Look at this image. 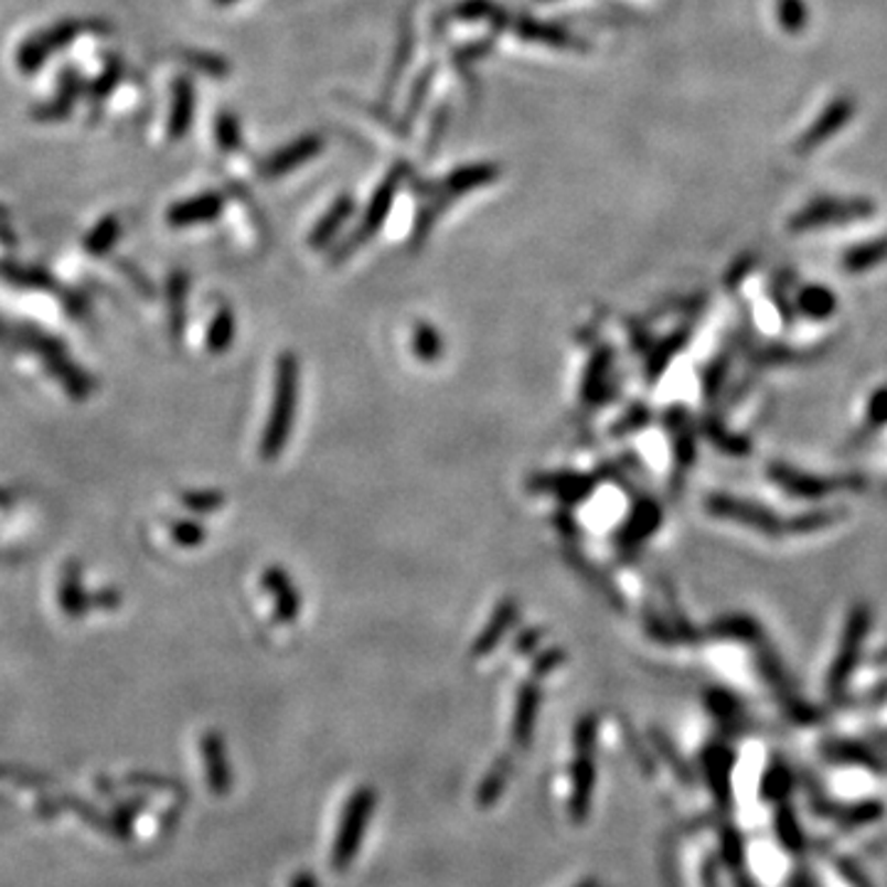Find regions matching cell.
<instances>
[{
    "label": "cell",
    "mask_w": 887,
    "mask_h": 887,
    "mask_svg": "<svg viewBox=\"0 0 887 887\" xmlns=\"http://www.w3.org/2000/svg\"><path fill=\"white\" fill-rule=\"evenodd\" d=\"M301 393V363L293 353H281L277 361V377H274V399L269 409L267 427L261 437V457L274 461L281 457L284 447L289 444L293 417L299 409Z\"/></svg>",
    "instance_id": "1"
},
{
    "label": "cell",
    "mask_w": 887,
    "mask_h": 887,
    "mask_svg": "<svg viewBox=\"0 0 887 887\" xmlns=\"http://www.w3.org/2000/svg\"><path fill=\"white\" fill-rule=\"evenodd\" d=\"M703 509L707 511V515L749 527V531H757L759 535H767V537L791 535V517L789 521H781V517L772 509H767V505L747 501V499H737V495H730V493L705 495Z\"/></svg>",
    "instance_id": "2"
},
{
    "label": "cell",
    "mask_w": 887,
    "mask_h": 887,
    "mask_svg": "<svg viewBox=\"0 0 887 887\" xmlns=\"http://www.w3.org/2000/svg\"><path fill=\"white\" fill-rule=\"evenodd\" d=\"M405 173H407L405 165H397L395 171H389V175L385 178L383 185L375 190L373 200H370V205L365 210L361 225L353 229L351 237H345L341 245L333 249V257H331L333 264H343L345 259H351L353 252L365 247L367 242L377 235L380 227L385 225L389 210H393L395 195H397L399 185H403V181H405Z\"/></svg>",
    "instance_id": "3"
},
{
    "label": "cell",
    "mask_w": 887,
    "mask_h": 887,
    "mask_svg": "<svg viewBox=\"0 0 887 887\" xmlns=\"http://www.w3.org/2000/svg\"><path fill=\"white\" fill-rule=\"evenodd\" d=\"M875 213L873 203L868 200L858 197H819L813 203L804 205L799 213L789 220L791 232H809V229H821V227H836V225H848V222L868 220Z\"/></svg>",
    "instance_id": "4"
},
{
    "label": "cell",
    "mask_w": 887,
    "mask_h": 887,
    "mask_svg": "<svg viewBox=\"0 0 887 887\" xmlns=\"http://www.w3.org/2000/svg\"><path fill=\"white\" fill-rule=\"evenodd\" d=\"M597 473L579 471H543L527 479V491L537 495H553L565 509H577L597 491Z\"/></svg>",
    "instance_id": "5"
},
{
    "label": "cell",
    "mask_w": 887,
    "mask_h": 887,
    "mask_svg": "<svg viewBox=\"0 0 887 887\" xmlns=\"http://www.w3.org/2000/svg\"><path fill=\"white\" fill-rule=\"evenodd\" d=\"M92 28H97V25L84 23V20H67V23H60L55 28L45 30V33L30 38L25 45L18 50V60H15L18 70H23L25 74L38 72L42 65H45L52 52L67 47L72 40H77V35L87 33V30H92Z\"/></svg>",
    "instance_id": "6"
},
{
    "label": "cell",
    "mask_w": 887,
    "mask_h": 887,
    "mask_svg": "<svg viewBox=\"0 0 887 887\" xmlns=\"http://www.w3.org/2000/svg\"><path fill=\"white\" fill-rule=\"evenodd\" d=\"M663 523L661 505L649 499V495H639L631 505V513L624 523H621L617 533V547L621 555H637L643 545H646Z\"/></svg>",
    "instance_id": "7"
},
{
    "label": "cell",
    "mask_w": 887,
    "mask_h": 887,
    "mask_svg": "<svg viewBox=\"0 0 887 887\" xmlns=\"http://www.w3.org/2000/svg\"><path fill=\"white\" fill-rule=\"evenodd\" d=\"M767 477L772 479L781 491H787L789 495H797V499H821V495H831L836 491H846L858 485L855 479H823L813 477V473L797 471L794 467H787V463H769Z\"/></svg>",
    "instance_id": "8"
},
{
    "label": "cell",
    "mask_w": 887,
    "mask_h": 887,
    "mask_svg": "<svg viewBox=\"0 0 887 887\" xmlns=\"http://www.w3.org/2000/svg\"><path fill=\"white\" fill-rule=\"evenodd\" d=\"M615 348L599 345L595 353H591L589 363L585 367L583 385H579V397L587 407H599L607 405L611 397H615Z\"/></svg>",
    "instance_id": "9"
},
{
    "label": "cell",
    "mask_w": 887,
    "mask_h": 887,
    "mask_svg": "<svg viewBox=\"0 0 887 887\" xmlns=\"http://www.w3.org/2000/svg\"><path fill=\"white\" fill-rule=\"evenodd\" d=\"M853 114H855L853 97H836L826 109L819 114V119L799 136L794 151L797 153L816 151L819 146L826 143L833 133H838L843 126L853 119Z\"/></svg>",
    "instance_id": "10"
},
{
    "label": "cell",
    "mask_w": 887,
    "mask_h": 887,
    "mask_svg": "<svg viewBox=\"0 0 887 887\" xmlns=\"http://www.w3.org/2000/svg\"><path fill=\"white\" fill-rule=\"evenodd\" d=\"M517 619H521V601H517L515 597L501 599L499 605H495L489 621L483 624L477 641L471 643V656L483 659V656H489V653H493V649L505 639V633L517 624Z\"/></svg>",
    "instance_id": "11"
},
{
    "label": "cell",
    "mask_w": 887,
    "mask_h": 887,
    "mask_svg": "<svg viewBox=\"0 0 887 887\" xmlns=\"http://www.w3.org/2000/svg\"><path fill=\"white\" fill-rule=\"evenodd\" d=\"M663 425L669 429V437L673 444L675 471H678V477H683V471H688L695 463V439H698L688 409L681 405L665 409Z\"/></svg>",
    "instance_id": "12"
},
{
    "label": "cell",
    "mask_w": 887,
    "mask_h": 887,
    "mask_svg": "<svg viewBox=\"0 0 887 887\" xmlns=\"http://www.w3.org/2000/svg\"><path fill=\"white\" fill-rule=\"evenodd\" d=\"M870 631V609L868 607H855L851 611V619L846 624V633H843L841 641V653L836 663H833V685H841V681H846V675L858 661V653L863 646L865 633Z\"/></svg>",
    "instance_id": "13"
},
{
    "label": "cell",
    "mask_w": 887,
    "mask_h": 887,
    "mask_svg": "<svg viewBox=\"0 0 887 887\" xmlns=\"http://www.w3.org/2000/svg\"><path fill=\"white\" fill-rule=\"evenodd\" d=\"M321 151H323L321 136H303V139L284 146L281 151L269 156L267 163L261 165V173L267 178L287 175L293 171V168H301L303 163H309L311 158H316Z\"/></svg>",
    "instance_id": "14"
},
{
    "label": "cell",
    "mask_w": 887,
    "mask_h": 887,
    "mask_svg": "<svg viewBox=\"0 0 887 887\" xmlns=\"http://www.w3.org/2000/svg\"><path fill=\"white\" fill-rule=\"evenodd\" d=\"M565 559H567V565L575 569V573L585 579V583L589 585V587H595L601 597H605L611 607H617L619 611H624L627 609V599L621 597V591H619V587L615 585V579H609V575L605 573V569L601 567H597L595 563H589V559L577 551V547L573 545V547H567L565 551Z\"/></svg>",
    "instance_id": "15"
},
{
    "label": "cell",
    "mask_w": 887,
    "mask_h": 887,
    "mask_svg": "<svg viewBox=\"0 0 887 887\" xmlns=\"http://www.w3.org/2000/svg\"><path fill=\"white\" fill-rule=\"evenodd\" d=\"M264 587L269 589V595L274 597V607H277V619L281 624H291V621L299 619L301 615V597L299 589L291 585L289 575L284 573L281 567H269L267 575H264Z\"/></svg>",
    "instance_id": "16"
},
{
    "label": "cell",
    "mask_w": 887,
    "mask_h": 887,
    "mask_svg": "<svg viewBox=\"0 0 887 887\" xmlns=\"http://www.w3.org/2000/svg\"><path fill=\"white\" fill-rule=\"evenodd\" d=\"M353 210H355V203H353L351 195L338 197L335 203L329 207V213H325V215L319 220V225H316V227L311 229L309 247H311V249H325V247H331L333 242H335V237H338V232L343 229L348 217L353 215Z\"/></svg>",
    "instance_id": "17"
},
{
    "label": "cell",
    "mask_w": 887,
    "mask_h": 887,
    "mask_svg": "<svg viewBox=\"0 0 887 887\" xmlns=\"http://www.w3.org/2000/svg\"><path fill=\"white\" fill-rule=\"evenodd\" d=\"M688 338H691V329H678L671 335H665V338H661V341L649 345V351H646V380L649 383H656V380L665 373V367H669L673 363V357L683 351L685 343H688Z\"/></svg>",
    "instance_id": "18"
},
{
    "label": "cell",
    "mask_w": 887,
    "mask_h": 887,
    "mask_svg": "<svg viewBox=\"0 0 887 887\" xmlns=\"http://www.w3.org/2000/svg\"><path fill=\"white\" fill-rule=\"evenodd\" d=\"M220 210H222V197L217 193H207L173 205L171 213H168V222L175 227L200 225V222L215 220L220 215Z\"/></svg>",
    "instance_id": "19"
},
{
    "label": "cell",
    "mask_w": 887,
    "mask_h": 887,
    "mask_svg": "<svg viewBox=\"0 0 887 887\" xmlns=\"http://www.w3.org/2000/svg\"><path fill=\"white\" fill-rule=\"evenodd\" d=\"M537 707H541V688L535 683H525L515 701V717H513V737L517 742H527L533 735Z\"/></svg>",
    "instance_id": "20"
},
{
    "label": "cell",
    "mask_w": 887,
    "mask_h": 887,
    "mask_svg": "<svg viewBox=\"0 0 887 887\" xmlns=\"http://www.w3.org/2000/svg\"><path fill=\"white\" fill-rule=\"evenodd\" d=\"M412 353L419 363H439L444 357V338L439 333L437 325H431L427 321H419L412 325Z\"/></svg>",
    "instance_id": "21"
},
{
    "label": "cell",
    "mask_w": 887,
    "mask_h": 887,
    "mask_svg": "<svg viewBox=\"0 0 887 887\" xmlns=\"http://www.w3.org/2000/svg\"><path fill=\"white\" fill-rule=\"evenodd\" d=\"M883 261H887V235L873 242H863V245L848 249L843 255V269L851 274H863L868 269L880 267Z\"/></svg>",
    "instance_id": "22"
},
{
    "label": "cell",
    "mask_w": 887,
    "mask_h": 887,
    "mask_svg": "<svg viewBox=\"0 0 887 887\" xmlns=\"http://www.w3.org/2000/svg\"><path fill=\"white\" fill-rule=\"evenodd\" d=\"M701 435L713 444L715 449H720L725 453H730V457H745V453L752 449V444L749 439L735 435V431L727 429L720 419L715 417H707L703 425H701Z\"/></svg>",
    "instance_id": "23"
},
{
    "label": "cell",
    "mask_w": 887,
    "mask_h": 887,
    "mask_svg": "<svg viewBox=\"0 0 887 887\" xmlns=\"http://www.w3.org/2000/svg\"><path fill=\"white\" fill-rule=\"evenodd\" d=\"M195 111V92L193 84L188 77H181L173 87V111H171V136L173 139H181L188 131L190 119H193Z\"/></svg>",
    "instance_id": "24"
},
{
    "label": "cell",
    "mask_w": 887,
    "mask_h": 887,
    "mask_svg": "<svg viewBox=\"0 0 887 887\" xmlns=\"http://www.w3.org/2000/svg\"><path fill=\"white\" fill-rule=\"evenodd\" d=\"M797 309L806 316V319H831V313L836 311V296L831 289L813 287L801 289L797 296Z\"/></svg>",
    "instance_id": "25"
},
{
    "label": "cell",
    "mask_w": 887,
    "mask_h": 887,
    "mask_svg": "<svg viewBox=\"0 0 887 887\" xmlns=\"http://www.w3.org/2000/svg\"><path fill=\"white\" fill-rule=\"evenodd\" d=\"M759 629L755 624V619L742 617V615H727L715 619L710 627H707V633L715 639H735V641H757L759 639Z\"/></svg>",
    "instance_id": "26"
},
{
    "label": "cell",
    "mask_w": 887,
    "mask_h": 887,
    "mask_svg": "<svg viewBox=\"0 0 887 887\" xmlns=\"http://www.w3.org/2000/svg\"><path fill=\"white\" fill-rule=\"evenodd\" d=\"M777 20L784 33L797 35L809 25V6L804 0H777Z\"/></svg>",
    "instance_id": "27"
},
{
    "label": "cell",
    "mask_w": 887,
    "mask_h": 887,
    "mask_svg": "<svg viewBox=\"0 0 887 887\" xmlns=\"http://www.w3.org/2000/svg\"><path fill=\"white\" fill-rule=\"evenodd\" d=\"M74 97H77V77H74L72 72H67L65 89H62V94H57L55 101H52V104H45V107H38V109H35L38 121H40V119H42V121H57L60 116H65V114L72 109Z\"/></svg>",
    "instance_id": "28"
},
{
    "label": "cell",
    "mask_w": 887,
    "mask_h": 887,
    "mask_svg": "<svg viewBox=\"0 0 887 887\" xmlns=\"http://www.w3.org/2000/svg\"><path fill=\"white\" fill-rule=\"evenodd\" d=\"M521 35L527 40H535V42H547V45L553 47H577L575 38H569L563 30H557L553 25H541V23H531V20H525L521 25Z\"/></svg>",
    "instance_id": "29"
},
{
    "label": "cell",
    "mask_w": 887,
    "mask_h": 887,
    "mask_svg": "<svg viewBox=\"0 0 887 887\" xmlns=\"http://www.w3.org/2000/svg\"><path fill=\"white\" fill-rule=\"evenodd\" d=\"M651 421V409L646 407V405H641V403H637V405H631L624 415H621L615 425H611V435L615 437H627V435H633V431H639V429H643L646 427Z\"/></svg>",
    "instance_id": "30"
},
{
    "label": "cell",
    "mask_w": 887,
    "mask_h": 887,
    "mask_svg": "<svg viewBox=\"0 0 887 887\" xmlns=\"http://www.w3.org/2000/svg\"><path fill=\"white\" fill-rule=\"evenodd\" d=\"M215 136H217V143L222 151H237L242 148V131H239V121L235 116L222 111L215 121Z\"/></svg>",
    "instance_id": "31"
},
{
    "label": "cell",
    "mask_w": 887,
    "mask_h": 887,
    "mask_svg": "<svg viewBox=\"0 0 887 887\" xmlns=\"http://www.w3.org/2000/svg\"><path fill=\"white\" fill-rule=\"evenodd\" d=\"M887 425V387L878 389L870 397L868 409H865V427H863V435L868 429H880Z\"/></svg>",
    "instance_id": "32"
},
{
    "label": "cell",
    "mask_w": 887,
    "mask_h": 887,
    "mask_svg": "<svg viewBox=\"0 0 887 887\" xmlns=\"http://www.w3.org/2000/svg\"><path fill=\"white\" fill-rule=\"evenodd\" d=\"M232 331H235V321H232L229 311H222L215 319L213 331H210V348H213V351H222V348H227L232 341Z\"/></svg>",
    "instance_id": "33"
},
{
    "label": "cell",
    "mask_w": 887,
    "mask_h": 887,
    "mask_svg": "<svg viewBox=\"0 0 887 887\" xmlns=\"http://www.w3.org/2000/svg\"><path fill=\"white\" fill-rule=\"evenodd\" d=\"M567 656H565V651L563 649H551V651H543L541 656L535 659V663H533V673L535 675H545V673H551V671H555L559 663H563Z\"/></svg>",
    "instance_id": "34"
},
{
    "label": "cell",
    "mask_w": 887,
    "mask_h": 887,
    "mask_svg": "<svg viewBox=\"0 0 887 887\" xmlns=\"http://www.w3.org/2000/svg\"><path fill=\"white\" fill-rule=\"evenodd\" d=\"M114 235H116V222L114 220L101 222V225L94 229V235L89 239V247L92 249H104L114 239Z\"/></svg>",
    "instance_id": "35"
},
{
    "label": "cell",
    "mask_w": 887,
    "mask_h": 887,
    "mask_svg": "<svg viewBox=\"0 0 887 887\" xmlns=\"http://www.w3.org/2000/svg\"><path fill=\"white\" fill-rule=\"evenodd\" d=\"M555 525L559 527V531H563V535L567 537V541H573V545L579 541V525H577V521H575V515L573 513H567V511H559V515L555 517Z\"/></svg>",
    "instance_id": "36"
},
{
    "label": "cell",
    "mask_w": 887,
    "mask_h": 887,
    "mask_svg": "<svg viewBox=\"0 0 887 887\" xmlns=\"http://www.w3.org/2000/svg\"><path fill=\"white\" fill-rule=\"evenodd\" d=\"M541 639H543V629H527V631L521 633V637H517L515 646L521 653H531V651L537 649V643H541Z\"/></svg>",
    "instance_id": "37"
},
{
    "label": "cell",
    "mask_w": 887,
    "mask_h": 887,
    "mask_svg": "<svg viewBox=\"0 0 887 887\" xmlns=\"http://www.w3.org/2000/svg\"><path fill=\"white\" fill-rule=\"evenodd\" d=\"M119 74H121V65H116V62H111V65L107 67V72L101 74V79L97 82V87H94V97H101L104 92H109L111 89V84L119 79Z\"/></svg>",
    "instance_id": "38"
},
{
    "label": "cell",
    "mask_w": 887,
    "mask_h": 887,
    "mask_svg": "<svg viewBox=\"0 0 887 887\" xmlns=\"http://www.w3.org/2000/svg\"><path fill=\"white\" fill-rule=\"evenodd\" d=\"M215 6H229V3H235V0H213Z\"/></svg>",
    "instance_id": "39"
}]
</instances>
